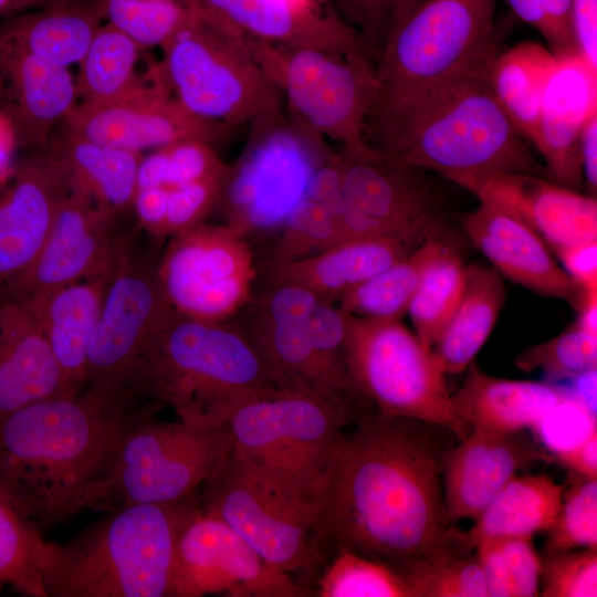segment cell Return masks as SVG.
Segmentation results:
<instances>
[{
	"mask_svg": "<svg viewBox=\"0 0 597 597\" xmlns=\"http://www.w3.org/2000/svg\"><path fill=\"white\" fill-rule=\"evenodd\" d=\"M355 422L311 501L321 546L380 557L391 567L448 555L446 452L421 421L378 412Z\"/></svg>",
	"mask_w": 597,
	"mask_h": 597,
	"instance_id": "cell-1",
	"label": "cell"
},
{
	"mask_svg": "<svg viewBox=\"0 0 597 597\" xmlns=\"http://www.w3.org/2000/svg\"><path fill=\"white\" fill-rule=\"evenodd\" d=\"M133 389L92 387L46 399L0 420V484L39 527L104 509L127 431L158 402Z\"/></svg>",
	"mask_w": 597,
	"mask_h": 597,
	"instance_id": "cell-2",
	"label": "cell"
},
{
	"mask_svg": "<svg viewBox=\"0 0 597 597\" xmlns=\"http://www.w3.org/2000/svg\"><path fill=\"white\" fill-rule=\"evenodd\" d=\"M489 69L457 72L399 91L379 88L367 115V146L473 191L496 172L544 177L488 82Z\"/></svg>",
	"mask_w": 597,
	"mask_h": 597,
	"instance_id": "cell-3",
	"label": "cell"
},
{
	"mask_svg": "<svg viewBox=\"0 0 597 597\" xmlns=\"http://www.w3.org/2000/svg\"><path fill=\"white\" fill-rule=\"evenodd\" d=\"M130 388L202 429L224 427L245 404L281 390L241 327L176 310L140 359Z\"/></svg>",
	"mask_w": 597,
	"mask_h": 597,
	"instance_id": "cell-4",
	"label": "cell"
},
{
	"mask_svg": "<svg viewBox=\"0 0 597 597\" xmlns=\"http://www.w3.org/2000/svg\"><path fill=\"white\" fill-rule=\"evenodd\" d=\"M197 500L128 505L65 543L45 540V596L169 597L178 534Z\"/></svg>",
	"mask_w": 597,
	"mask_h": 597,
	"instance_id": "cell-5",
	"label": "cell"
},
{
	"mask_svg": "<svg viewBox=\"0 0 597 597\" xmlns=\"http://www.w3.org/2000/svg\"><path fill=\"white\" fill-rule=\"evenodd\" d=\"M160 74L196 116L226 129L284 108L280 87L249 49V36L219 15L190 8L160 46Z\"/></svg>",
	"mask_w": 597,
	"mask_h": 597,
	"instance_id": "cell-6",
	"label": "cell"
},
{
	"mask_svg": "<svg viewBox=\"0 0 597 597\" xmlns=\"http://www.w3.org/2000/svg\"><path fill=\"white\" fill-rule=\"evenodd\" d=\"M349 423L318 397L275 390L232 415L227 423L230 454L283 493L311 505L343 428Z\"/></svg>",
	"mask_w": 597,
	"mask_h": 597,
	"instance_id": "cell-7",
	"label": "cell"
},
{
	"mask_svg": "<svg viewBox=\"0 0 597 597\" xmlns=\"http://www.w3.org/2000/svg\"><path fill=\"white\" fill-rule=\"evenodd\" d=\"M346 364L354 388L379 413L444 427L459 440L469 434L436 356L400 320L349 314Z\"/></svg>",
	"mask_w": 597,
	"mask_h": 597,
	"instance_id": "cell-8",
	"label": "cell"
},
{
	"mask_svg": "<svg viewBox=\"0 0 597 597\" xmlns=\"http://www.w3.org/2000/svg\"><path fill=\"white\" fill-rule=\"evenodd\" d=\"M249 49L294 116L339 146H366L364 126L380 87L374 59L273 45L251 36Z\"/></svg>",
	"mask_w": 597,
	"mask_h": 597,
	"instance_id": "cell-9",
	"label": "cell"
},
{
	"mask_svg": "<svg viewBox=\"0 0 597 597\" xmlns=\"http://www.w3.org/2000/svg\"><path fill=\"white\" fill-rule=\"evenodd\" d=\"M334 151L284 108L261 116L250 123L248 143L238 161L229 165L216 206L240 232L247 220L283 222Z\"/></svg>",
	"mask_w": 597,
	"mask_h": 597,
	"instance_id": "cell-10",
	"label": "cell"
},
{
	"mask_svg": "<svg viewBox=\"0 0 597 597\" xmlns=\"http://www.w3.org/2000/svg\"><path fill=\"white\" fill-rule=\"evenodd\" d=\"M231 444L227 426L202 429L144 418L119 446L104 509L164 504L189 496L218 469Z\"/></svg>",
	"mask_w": 597,
	"mask_h": 597,
	"instance_id": "cell-11",
	"label": "cell"
},
{
	"mask_svg": "<svg viewBox=\"0 0 597 597\" xmlns=\"http://www.w3.org/2000/svg\"><path fill=\"white\" fill-rule=\"evenodd\" d=\"M495 7L496 0H422L379 55V88L399 91L489 69L499 53Z\"/></svg>",
	"mask_w": 597,
	"mask_h": 597,
	"instance_id": "cell-12",
	"label": "cell"
},
{
	"mask_svg": "<svg viewBox=\"0 0 597 597\" xmlns=\"http://www.w3.org/2000/svg\"><path fill=\"white\" fill-rule=\"evenodd\" d=\"M202 486V509L221 519L268 564L291 574L322 563L310 503L250 472L230 451Z\"/></svg>",
	"mask_w": 597,
	"mask_h": 597,
	"instance_id": "cell-13",
	"label": "cell"
},
{
	"mask_svg": "<svg viewBox=\"0 0 597 597\" xmlns=\"http://www.w3.org/2000/svg\"><path fill=\"white\" fill-rule=\"evenodd\" d=\"M344 208V240L389 237L419 247L439 230L432 195L419 169L369 146L337 149Z\"/></svg>",
	"mask_w": 597,
	"mask_h": 597,
	"instance_id": "cell-14",
	"label": "cell"
},
{
	"mask_svg": "<svg viewBox=\"0 0 597 597\" xmlns=\"http://www.w3.org/2000/svg\"><path fill=\"white\" fill-rule=\"evenodd\" d=\"M174 310L157 266L137 258L129 239L105 293L90 347L85 387L132 389L140 359Z\"/></svg>",
	"mask_w": 597,
	"mask_h": 597,
	"instance_id": "cell-15",
	"label": "cell"
},
{
	"mask_svg": "<svg viewBox=\"0 0 597 597\" xmlns=\"http://www.w3.org/2000/svg\"><path fill=\"white\" fill-rule=\"evenodd\" d=\"M241 234L229 224L200 223L172 235L157 272L177 312L224 321L245 306L256 270Z\"/></svg>",
	"mask_w": 597,
	"mask_h": 597,
	"instance_id": "cell-16",
	"label": "cell"
},
{
	"mask_svg": "<svg viewBox=\"0 0 597 597\" xmlns=\"http://www.w3.org/2000/svg\"><path fill=\"white\" fill-rule=\"evenodd\" d=\"M212 594L307 597L315 590L264 562L229 525L202 509L198 499L178 534L169 597Z\"/></svg>",
	"mask_w": 597,
	"mask_h": 597,
	"instance_id": "cell-17",
	"label": "cell"
},
{
	"mask_svg": "<svg viewBox=\"0 0 597 597\" xmlns=\"http://www.w3.org/2000/svg\"><path fill=\"white\" fill-rule=\"evenodd\" d=\"M124 94L102 103H77L63 127L91 140L143 154L198 139L211 144L224 127L188 111L170 92L158 65Z\"/></svg>",
	"mask_w": 597,
	"mask_h": 597,
	"instance_id": "cell-18",
	"label": "cell"
},
{
	"mask_svg": "<svg viewBox=\"0 0 597 597\" xmlns=\"http://www.w3.org/2000/svg\"><path fill=\"white\" fill-rule=\"evenodd\" d=\"M116 219L70 181L39 253L20 275L0 287V297L39 296L102 271L129 239L116 232Z\"/></svg>",
	"mask_w": 597,
	"mask_h": 597,
	"instance_id": "cell-19",
	"label": "cell"
},
{
	"mask_svg": "<svg viewBox=\"0 0 597 597\" xmlns=\"http://www.w3.org/2000/svg\"><path fill=\"white\" fill-rule=\"evenodd\" d=\"M70 176L49 142L14 166L0 191V287L35 259Z\"/></svg>",
	"mask_w": 597,
	"mask_h": 597,
	"instance_id": "cell-20",
	"label": "cell"
},
{
	"mask_svg": "<svg viewBox=\"0 0 597 597\" xmlns=\"http://www.w3.org/2000/svg\"><path fill=\"white\" fill-rule=\"evenodd\" d=\"M479 200L478 208L463 218V229L501 275L537 294L562 298L576 311L588 293L596 292L576 283L520 218L492 201Z\"/></svg>",
	"mask_w": 597,
	"mask_h": 597,
	"instance_id": "cell-21",
	"label": "cell"
},
{
	"mask_svg": "<svg viewBox=\"0 0 597 597\" xmlns=\"http://www.w3.org/2000/svg\"><path fill=\"white\" fill-rule=\"evenodd\" d=\"M76 104L67 66L0 44V115L17 147L33 150L48 144Z\"/></svg>",
	"mask_w": 597,
	"mask_h": 597,
	"instance_id": "cell-22",
	"label": "cell"
},
{
	"mask_svg": "<svg viewBox=\"0 0 597 597\" xmlns=\"http://www.w3.org/2000/svg\"><path fill=\"white\" fill-rule=\"evenodd\" d=\"M190 7L208 10L261 42L362 54L377 62L364 38L333 8L324 11L308 0H190Z\"/></svg>",
	"mask_w": 597,
	"mask_h": 597,
	"instance_id": "cell-23",
	"label": "cell"
},
{
	"mask_svg": "<svg viewBox=\"0 0 597 597\" xmlns=\"http://www.w3.org/2000/svg\"><path fill=\"white\" fill-rule=\"evenodd\" d=\"M515 214L557 255L562 250L597 240V201L544 177L496 172L472 191Z\"/></svg>",
	"mask_w": 597,
	"mask_h": 597,
	"instance_id": "cell-24",
	"label": "cell"
},
{
	"mask_svg": "<svg viewBox=\"0 0 597 597\" xmlns=\"http://www.w3.org/2000/svg\"><path fill=\"white\" fill-rule=\"evenodd\" d=\"M544 458L521 431L472 430L446 452L443 459V496L449 524L479 517L519 469Z\"/></svg>",
	"mask_w": 597,
	"mask_h": 597,
	"instance_id": "cell-25",
	"label": "cell"
},
{
	"mask_svg": "<svg viewBox=\"0 0 597 597\" xmlns=\"http://www.w3.org/2000/svg\"><path fill=\"white\" fill-rule=\"evenodd\" d=\"M557 57L533 145L554 182L577 190L583 182L580 134L587 118L597 112V72L578 53Z\"/></svg>",
	"mask_w": 597,
	"mask_h": 597,
	"instance_id": "cell-26",
	"label": "cell"
},
{
	"mask_svg": "<svg viewBox=\"0 0 597 597\" xmlns=\"http://www.w3.org/2000/svg\"><path fill=\"white\" fill-rule=\"evenodd\" d=\"M122 252L96 274L42 295L20 300L42 329L62 369L70 396L77 395L85 387L92 338Z\"/></svg>",
	"mask_w": 597,
	"mask_h": 597,
	"instance_id": "cell-27",
	"label": "cell"
},
{
	"mask_svg": "<svg viewBox=\"0 0 597 597\" xmlns=\"http://www.w3.org/2000/svg\"><path fill=\"white\" fill-rule=\"evenodd\" d=\"M65 396L62 369L34 316L22 301L0 297V420Z\"/></svg>",
	"mask_w": 597,
	"mask_h": 597,
	"instance_id": "cell-28",
	"label": "cell"
},
{
	"mask_svg": "<svg viewBox=\"0 0 597 597\" xmlns=\"http://www.w3.org/2000/svg\"><path fill=\"white\" fill-rule=\"evenodd\" d=\"M417 248L397 238H353L302 259L270 263L268 274L272 284L301 285L333 303Z\"/></svg>",
	"mask_w": 597,
	"mask_h": 597,
	"instance_id": "cell-29",
	"label": "cell"
},
{
	"mask_svg": "<svg viewBox=\"0 0 597 597\" xmlns=\"http://www.w3.org/2000/svg\"><path fill=\"white\" fill-rule=\"evenodd\" d=\"M569 394L559 383L500 379L471 366L451 401L458 417L472 430L512 433L533 428Z\"/></svg>",
	"mask_w": 597,
	"mask_h": 597,
	"instance_id": "cell-30",
	"label": "cell"
},
{
	"mask_svg": "<svg viewBox=\"0 0 597 597\" xmlns=\"http://www.w3.org/2000/svg\"><path fill=\"white\" fill-rule=\"evenodd\" d=\"M98 0H74L0 22V44L54 61L78 64L102 21Z\"/></svg>",
	"mask_w": 597,
	"mask_h": 597,
	"instance_id": "cell-31",
	"label": "cell"
},
{
	"mask_svg": "<svg viewBox=\"0 0 597 597\" xmlns=\"http://www.w3.org/2000/svg\"><path fill=\"white\" fill-rule=\"evenodd\" d=\"M49 144L72 185L116 217L132 209L143 154L107 146L65 128L52 135Z\"/></svg>",
	"mask_w": 597,
	"mask_h": 597,
	"instance_id": "cell-32",
	"label": "cell"
},
{
	"mask_svg": "<svg viewBox=\"0 0 597 597\" xmlns=\"http://www.w3.org/2000/svg\"><path fill=\"white\" fill-rule=\"evenodd\" d=\"M505 300L502 275L492 268L465 266L461 297L431 352L444 374L464 371L489 338Z\"/></svg>",
	"mask_w": 597,
	"mask_h": 597,
	"instance_id": "cell-33",
	"label": "cell"
},
{
	"mask_svg": "<svg viewBox=\"0 0 597 597\" xmlns=\"http://www.w3.org/2000/svg\"><path fill=\"white\" fill-rule=\"evenodd\" d=\"M557 56L540 43L525 41L498 53L488 70L490 88L516 130L536 140L542 103Z\"/></svg>",
	"mask_w": 597,
	"mask_h": 597,
	"instance_id": "cell-34",
	"label": "cell"
},
{
	"mask_svg": "<svg viewBox=\"0 0 597 597\" xmlns=\"http://www.w3.org/2000/svg\"><path fill=\"white\" fill-rule=\"evenodd\" d=\"M562 505L563 488L547 475H514L475 519L467 542L475 547L485 537L547 532Z\"/></svg>",
	"mask_w": 597,
	"mask_h": 597,
	"instance_id": "cell-35",
	"label": "cell"
},
{
	"mask_svg": "<svg viewBox=\"0 0 597 597\" xmlns=\"http://www.w3.org/2000/svg\"><path fill=\"white\" fill-rule=\"evenodd\" d=\"M442 245L436 238L427 240L404 259L343 294L338 307L354 316L401 320L425 270Z\"/></svg>",
	"mask_w": 597,
	"mask_h": 597,
	"instance_id": "cell-36",
	"label": "cell"
},
{
	"mask_svg": "<svg viewBox=\"0 0 597 597\" xmlns=\"http://www.w3.org/2000/svg\"><path fill=\"white\" fill-rule=\"evenodd\" d=\"M140 50L123 31L109 22L102 23L78 63L77 103L106 102L135 86L142 78L135 72Z\"/></svg>",
	"mask_w": 597,
	"mask_h": 597,
	"instance_id": "cell-37",
	"label": "cell"
},
{
	"mask_svg": "<svg viewBox=\"0 0 597 597\" xmlns=\"http://www.w3.org/2000/svg\"><path fill=\"white\" fill-rule=\"evenodd\" d=\"M464 274L460 255L443 243L425 270L407 311L426 348H432L452 315L463 291Z\"/></svg>",
	"mask_w": 597,
	"mask_h": 597,
	"instance_id": "cell-38",
	"label": "cell"
},
{
	"mask_svg": "<svg viewBox=\"0 0 597 597\" xmlns=\"http://www.w3.org/2000/svg\"><path fill=\"white\" fill-rule=\"evenodd\" d=\"M45 540L0 484V591L10 587L30 597H46L39 572Z\"/></svg>",
	"mask_w": 597,
	"mask_h": 597,
	"instance_id": "cell-39",
	"label": "cell"
},
{
	"mask_svg": "<svg viewBox=\"0 0 597 597\" xmlns=\"http://www.w3.org/2000/svg\"><path fill=\"white\" fill-rule=\"evenodd\" d=\"M228 169L229 165L221 160L211 144L198 139L180 140L143 155L137 188H171L195 181L223 179Z\"/></svg>",
	"mask_w": 597,
	"mask_h": 597,
	"instance_id": "cell-40",
	"label": "cell"
},
{
	"mask_svg": "<svg viewBox=\"0 0 597 597\" xmlns=\"http://www.w3.org/2000/svg\"><path fill=\"white\" fill-rule=\"evenodd\" d=\"M318 597H412L389 565L349 549H338L315 590Z\"/></svg>",
	"mask_w": 597,
	"mask_h": 597,
	"instance_id": "cell-41",
	"label": "cell"
},
{
	"mask_svg": "<svg viewBox=\"0 0 597 597\" xmlns=\"http://www.w3.org/2000/svg\"><path fill=\"white\" fill-rule=\"evenodd\" d=\"M407 583L412 597H489L478 558L450 554L412 559L392 567Z\"/></svg>",
	"mask_w": 597,
	"mask_h": 597,
	"instance_id": "cell-42",
	"label": "cell"
},
{
	"mask_svg": "<svg viewBox=\"0 0 597 597\" xmlns=\"http://www.w3.org/2000/svg\"><path fill=\"white\" fill-rule=\"evenodd\" d=\"M98 3L105 20L142 49L160 48L190 11L181 0H98Z\"/></svg>",
	"mask_w": 597,
	"mask_h": 597,
	"instance_id": "cell-43",
	"label": "cell"
},
{
	"mask_svg": "<svg viewBox=\"0 0 597 597\" xmlns=\"http://www.w3.org/2000/svg\"><path fill=\"white\" fill-rule=\"evenodd\" d=\"M517 368L544 371L548 381H559L597 368V334L576 321L552 339L528 347L515 358Z\"/></svg>",
	"mask_w": 597,
	"mask_h": 597,
	"instance_id": "cell-44",
	"label": "cell"
},
{
	"mask_svg": "<svg viewBox=\"0 0 597 597\" xmlns=\"http://www.w3.org/2000/svg\"><path fill=\"white\" fill-rule=\"evenodd\" d=\"M342 241L337 218L305 196L282 222L281 238L271 263L302 259Z\"/></svg>",
	"mask_w": 597,
	"mask_h": 597,
	"instance_id": "cell-45",
	"label": "cell"
},
{
	"mask_svg": "<svg viewBox=\"0 0 597 597\" xmlns=\"http://www.w3.org/2000/svg\"><path fill=\"white\" fill-rule=\"evenodd\" d=\"M548 536L545 552L597 547V480L575 473Z\"/></svg>",
	"mask_w": 597,
	"mask_h": 597,
	"instance_id": "cell-46",
	"label": "cell"
},
{
	"mask_svg": "<svg viewBox=\"0 0 597 597\" xmlns=\"http://www.w3.org/2000/svg\"><path fill=\"white\" fill-rule=\"evenodd\" d=\"M422 0H327L366 41L377 59L391 35Z\"/></svg>",
	"mask_w": 597,
	"mask_h": 597,
	"instance_id": "cell-47",
	"label": "cell"
},
{
	"mask_svg": "<svg viewBox=\"0 0 597 597\" xmlns=\"http://www.w3.org/2000/svg\"><path fill=\"white\" fill-rule=\"evenodd\" d=\"M541 565V596H597V547H586L580 552H545Z\"/></svg>",
	"mask_w": 597,
	"mask_h": 597,
	"instance_id": "cell-48",
	"label": "cell"
},
{
	"mask_svg": "<svg viewBox=\"0 0 597 597\" xmlns=\"http://www.w3.org/2000/svg\"><path fill=\"white\" fill-rule=\"evenodd\" d=\"M532 429L541 444L555 454L570 450L597 433V416H594L570 391Z\"/></svg>",
	"mask_w": 597,
	"mask_h": 597,
	"instance_id": "cell-49",
	"label": "cell"
},
{
	"mask_svg": "<svg viewBox=\"0 0 597 597\" xmlns=\"http://www.w3.org/2000/svg\"><path fill=\"white\" fill-rule=\"evenodd\" d=\"M223 179L171 187L167 207V234L172 237L202 223L206 216L216 207Z\"/></svg>",
	"mask_w": 597,
	"mask_h": 597,
	"instance_id": "cell-50",
	"label": "cell"
},
{
	"mask_svg": "<svg viewBox=\"0 0 597 597\" xmlns=\"http://www.w3.org/2000/svg\"><path fill=\"white\" fill-rule=\"evenodd\" d=\"M322 303L325 302L306 287L279 283L254 302L252 312L272 324L304 325Z\"/></svg>",
	"mask_w": 597,
	"mask_h": 597,
	"instance_id": "cell-51",
	"label": "cell"
},
{
	"mask_svg": "<svg viewBox=\"0 0 597 597\" xmlns=\"http://www.w3.org/2000/svg\"><path fill=\"white\" fill-rule=\"evenodd\" d=\"M500 540L513 597L538 596L542 565L532 536H502Z\"/></svg>",
	"mask_w": 597,
	"mask_h": 597,
	"instance_id": "cell-52",
	"label": "cell"
},
{
	"mask_svg": "<svg viewBox=\"0 0 597 597\" xmlns=\"http://www.w3.org/2000/svg\"><path fill=\"white\" fill-rule=\"evenodd\" d=\"M545 33L549 50L556 56L578 53L573 24L572 0H542ZM579 54V53H578Z\"/></svg>",
	"mask_w": 597,
	"mask_h": 597,
	"instance_id": "cell-53",
	"label": "cell"
},
{
	"mask_svg": "<svg viewBox=\"0 0 597 597\" xmlns=\"http://www.w3.org/2000/svg\"><path fill=\"white\" fill-rule=\"evenodd\" d=\"M170 187L149 186L136 189L132 209L139 226L154 238L167 237V207Z\"/></svg>",
	"mask_w": 597,
	"mask_h": 597,
	"instance_id": "cell-54",
	"label": "cell"
},
{
	"mask_svg": "<svg viewBox=\"0 0 597 597\" xmlns=\"http://www.w3.org/2000/svg\"><path fill=\"white\" fill-rule=\"evenodd\" d=\"M572 7L578 53L597 72V0H572Z\"/></svg>",
	"mask_w": 597,
	"mask_h": 597,
	"instance_id": "cell-55",
	"label": "cell"
},
{
	"mask_svg": "<svg viewBox=\"0 0 597 597\" xmlns=\"http://www.w3.org/2000/svg\"><path fill=\"white\" fill-rule=\"evenodd\" d=\"M556 256L584 290L597 291V240L566 248Z\"/></svg>",
	"mask_w": 597,
	"mask_h": 597,
	"instance_id": "cell-56",
	"label": "cell"
},
{
	"mask_svg": "<svg viewBox=\"0 0 597 597\" xmlns=\"http://www.w3.org/2000/svg\"><path fill=\"white\" fill-rule=\"evenodd\" d=\"M583 181L590 196L597 190V112L586 121L579 138Z\"/></svg>",
	"mask_w": 597,
	"mask_h": 597,
	"instance_id": "cell-57",
	"label": "cell"
},
{
	"mask_svg": "<svg viewBox=\"0 0 597 597\" xmlns=\"http://www.w3.org/2000/svg\"><path fill=\"white\" fill-rule=\"evenodd\" d=\"M554 458L575 473L597 480V433L570 450L555 453Z\"/></svg>",
	"mask_w": 597,
	"mask_h": 597,
	"instance_id": "cell-58",
	"label": "cell"
},
{
	"mask_svg": "<svg viewBox=\"0 0 597 597\" xmlns=\"http://www.w3.org/2000/svg\"><path fill=\"white\" fill-rule=\"evenodd\" d=\"M596 376L597 368L555 383L566 386L594 416H597Z\"/></svg>",
	"mask_w": 597,
	"mask_h": 597,
	"instance_id": "cell-59",
	"label": "cell"
},
{
	"mask_svg": "<svg viewBox=\"0 0 597 597\" xmlns=\"http://www.w3.org/2000/svg\"><path fill=\"white\" fill-rule=\"evenodd\" d=\"M512 11L542 35L545 33V19L542 0H506Z\"/></svg>",
	"mask_w": 597,
	"mask_h": 597,
	"instance_id": "cell-60",
	"label": "cell"
},
{
	"mask_svg": "<svg viewBox=\"0 0 597 597\" xmlns=\"http://www.w3.org/2000/svg\"><path fill=\"white\" fill-rule=\"evenodd\" d=\"M74 0H0V19H9L23 12L43 9Z\"/></svg>",
	"mask_w": 597,
	"mask_h": 597,
	"instance_id": "cell-61",
	"label": "cell"
},
{
	"mask_svg": "<svg viewBox=\"0 0 597 597\" xmlns=\"http://www.w3.org/2000/svg\"><path fill=\"white\" fill-rule=\"evenodd\" d=\"M15 148L13 134L0 115V181L6 180L14 168L10 169V164Z\"/></svg>",
	"mask_w": 597,
	"mask_h": 597,
	"instance_id": "cell-62",
	"label": "cell"
}]
</instances>
